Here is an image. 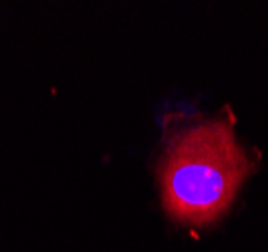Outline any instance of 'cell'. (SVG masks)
Masks as SVG:
<instances>
[{"mask_svg":"<svg viewBox=\"0 0 268 252\" xmlns=\"http://www.w3.org/2000/svg\"><path fill=\"white\" fill-rule=\"evenodd\" d=\"M250 162L226 121L202 123L177 135L159 170L167 214L188 224H210L234 202Z\"/></svg>","mask_w":268,"mask_h":252,"instance_id":"6da1fadb","label":"cell"}]
</instances>
